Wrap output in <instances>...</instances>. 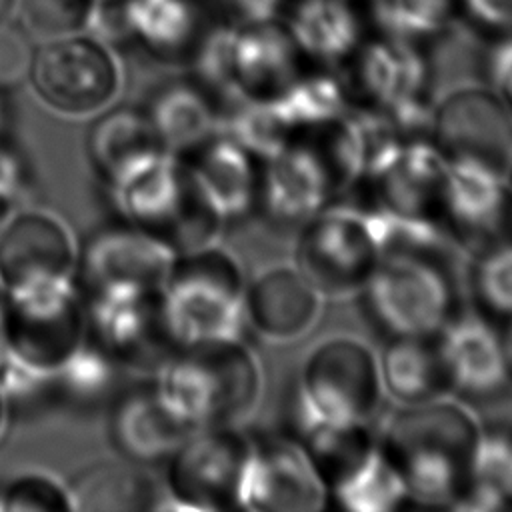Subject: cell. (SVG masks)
I'll use <instances>...</instances> for the list:
<instances>
[{"label": "cell", "mask_w": 512, "mask_h": 512, "mask_svg": "<svg viewBox=\"0 0 512 512\" xmlns=\"http://www.w3.org/2000/svg\"><path fill=\"white\" fill-rule=\"evenodd\" d=\"M382 394L378 354L364 340L334 334L310 348L296 378L294 422L318 466L338 460L342 468L368 446L364 428Z\"/></svg>", "instance_id": "obj_1"}, {"label": "cell", "mask_w": 512, "mask_h": 512, "mask_svg": "<svg viewBox=\"0 0 512 512\" xmlns=\"http://www.w3.org/2000/svg\"><path fill=\"white\" fill-rule=\"evenodd\" d=\"M480 430L474 410L444 394L394 410L378 446L398 468L408 498L454 508L468 486Z\"/></svg>", "instance_id": "obj_2"}, {"label": "cell", "mask_w": 512, "mask_h": 512, "mask_svg": "<svg viewBox=\"0 0 512 512\" xmlns=\"http://www.w3.org/2000/svg\"><path fill=\"white\" fill-rule=\"evenodd\" d=\"M150 378L164 406L192 430L236 426L262 394L260 362L242 340L178 350Z\"/></svg>", "instance_id": "obj_3"}, {"label": "cell", "mask_w": 512, "mask_h": 512, "mask_svg": "<svg viewBox=\"0 0 512 512\" xmlns=\"http://www.w3.org/2000/svg\"><path fill=\"white\" fill-rule=\"evenodd\" d=\"M244 278L236 258L220 244L176 256L160 302L176 350L242 340Z\"/></svg>", "instance_id": "obj_4"}, {"label": "cell", "mask_w": 512, "mask_h": 512, "mask_svg": "<svg viewBox=\"0 0 512 512\" xmlns=\"http://www.w3.org/2000/svg\"><path fill=\"white\" fill-rule=\"evenodd\" d=\"M122 220L176 256L218 244L224 222L208 208L180 156L170 152L112 190Z\"/></svg>", "instance_id": "obj_5"}, {"label": "cell", "mask_w": 512, "mask_h": 512, "mask_svg": "<svg viewBox=\"0 0 512 512\" xmlns=\"http://www.w3.org/2000/svg\"><path fill=\"white\" fill-rule=\"evenodd\" d=\"M86 340V304L72 282L4 290L0 346L28 372L52 380Z\"/></svg>", "instance_id": "obj_6"}, {"label": "cell", "mask_w": 512, "mask_h": 512, "mask_svg": "<svg viewBox=\"0 0 512 512\" xmlns=\"http://www.w3.org/2000/svg\"><path fill=\"white\" fill-rule=\"evenodd\" d=\"M28 84L36 100L62 118H90L110 108L124 88V68L114 46L78 32L40 42Z\"/></svg>", "instance_id": "obj_7"}, {"label": "cell", "mask_w": 512, "mask_h": 512, "mask_svg": "<svg viewBox=\"0 0 512 512\" xmlns=\"http://www.w3.org/2000/svg\"><path fill=\"white\" fill-rule=\"evenodd\" d=\"M442 256L384 254L362 286L366 310L392 338H432L454 316V282Z\"/></svg>", "instance_id": "obj_8"}, {"label": "cell", "mask_w": 512, "mask_h": 512, "mask_svg": "<svg viewBox=\"0 0 512 512\" xmlns=\"http://www.w3.org/2000/svg\"><path fill=\"white\" fill-rule=\"evenodd\" d=\"M176 254L126 220L94 230L78 246L72 284L84 302L158 292Z\"/></svg>", "instance_id": "obj_9"}, {"label": "cell", "mask_w": 512, "mask_h": 512, "mask_svg": "<svg viewBox=\"0 0 512 512\" xmlns=\"http://www.w3.org/2000/svg\"><path fill=\"white\" fill-rule=\"evenodd\" d=\"M380 260L364 208H322L302 224L294 248L296 268L324 298H346L362 290Z\"/></svg>", "instance_id": "obj_10"}, {"label": "cell", "mask_w": 512, "mask_h": 512, "mask_svg": "<svg viewBox=\"0 0 512 512\" xmlns=\"http://www.w3.org/2000/svg\"><path fill=\"white\" fill-rule=\"evenodd\" d=\"M248 444L236 426L194 430L164 462V496L160 508H234L236 482Z\"/></svg>", "instance_id": "obj_11"}, {"label": "cell", "mask_w": 512, "mask_h": 512, "mask_svg": "<svg viewBox=\"0 0 512 512\" xmlns=\"http://www.w3.org/2000/svg\"><path fill=\"white\" fill-rule=\"evenodd\" d=\"M324 474L302 442H250L240 466L234 508L254 512H314L324 508Z\"/></svg>", "instance_id": "obj_12"}, {"label": "cell", "mask_w": 512, "mask_h": 512, "mask_svg": "<svg viewBox=\"0 0 512 512\" xmlns=\"http://www.w3.org/2000/svg\"><path fill=\"white\" fill-rule=\"evenodd\" d=\"M428 132L446 158H476L502 174L512 158V108L474 80L454 82L436 98Z\"/></svg>", "instance_id": "obj_13"}, {"label": "cell", "mask_w": 512, "mask_h": 512, "mask_svg": "<svg viewBox=\"0 0 512 512\" xmlns=\"http://www.w3.org/2000/svg\"><path fill=\"white\" fill-rule=\"evenodd\" d=\"M84 304L88 338L122 372L150 378L178 352L166 328L160 290Z\"/></svg>", "instance_id": "obj_14"}, {"label": "cell", "mask_w": 512, "mask_h": 512, "mask_svg": "<svg viewBox=\"0 0 512 512\" xmlns=\"http://www.w3.org/2000/svg\"><path fill=\"white\" fill-rule=\"evenodd\" d=\"M78 240L46 208H16L0 226V282L4 290L72 282Z\"/></svg>", "instance_id": "obj_15"}, {"label": "cell", "mask_w": 512, "mask_h": 512, "mask_svg": "<svg viewBox=\"0 0 512 512\" xmlns=\"http://www.w3.org/2000/svg\"><path fill=\"white\" fill-rule=\"evenodd\" d=\"M322 292L296 264H270L244 284V320L262 342L294 344L320 320Z\"/></svg>", "instance_id": "obj_16"}, {"label": "cell", "mask_w": 512, "mask_h": 512, "mask_svg": "<svg viewBox=\"0 0 512 512\" xmlns=\"http://www.w3.org/2000/svg\"><path fill=\"white\" fill-rule=\"evenodd\" d=\"M192 432L164 406L152 378L122 390L108 416V438L114 450L140 466L166 462Z\"/></svg>", "instance_id": "obj_17"}, {"label": "cell", "mask_w": 512, "mask_h": 512, "mask_svg": "<svg viewBox=\"0 0 512 512\" xmlns=\"http://www.w3.org/2000/svg\"><path fill=\"white\" fill-rule=\"evenodd\" d=\"M334 186L330 164L310 146L288 144L266 160L260 200L266 214L284 226H302L328 202Z\"/></svg>", "instance_id": "obj_18"}, {"label": "cell", "mask_w": 512, "mask_h": 512, "mask_svg": "<svg viewBox=\"0 0 512 512\" xmlns=\"http://www.w3.org/2000/svg\"><path fill=\"white\" fill-rule=\"evenodd\" d=\"M168 150L160 144L144 108L110 106L96 114L86 154L96 176L116 190Z\"/></svg>", "instance_id": "obj_19"}, {"label": "cell", "mask_w": 512, "mask_h": 512, "mask_svg": "<svg viewBox=\"0 0 512 512\" xmlns=\"http://www.w3.org/2000/svg\"><path fill=\"white\" fill-rule=\"evenodd\" d=\"M448 386L466 396H490L508 380L502 338L476 314L452 316L436 342Z\"/></svg>", "instance_id": "obj_20"}, {"label": "cell", "mask_w": 512, "mask_h": 512, "mask_svg": "<svg viewBox=\"0 0 512 512\" xmlns=\"http://www.w3.org/2000/svg\"><path fill=\"white\" fill-rule=\"evenodd\" d=\"M208 208L226 224L244 216L256 198L254 158L224 134H214L182 158Z\"/></svg>", "instance_id": "obj_21"}, {"label": "cell", "mask_w": 512, "mask_h": 512, "mask_svg": "<svg viewBox=\"0 0 512 512\" xmlns=\"http://www.w3.org/2000/svg\"><path fill=\"white\" fill-rule=\"evenodd\" d=\"M508 194L510 188L500 170L468 156L448 158L440 204L464 234H494L504 220Z\"/></svg>", "instance_id": "obj_22"}, {"label": "cell", "mask_w": 512, "mask_h": 512, "mask_svg": "<svg viewBox=\"0 0 512 512\" xmlns=\"http://www.w3.org/2000/svg\"><path fill=\"white\" fill-rule=\"evenodd\" d=\"M144 112L160 144L180 158L218 134L220 112L198 82L172 78L158 84Z\"/></svg>", "instance_id": "obj_23"}, {"label": "cell", "mask_w": 512, "mask_h": 512, "mask_svg": "<svg viewBox=\"0 0 512 512\" xmlns=\"http://www.w3.org/2000/svg\"><path fill=\"white\" fill-rule=\"evenodd\" d=\"M400 130L384 110L346 112L332 136V174L342 184L374 180L398 154Z\"/></svg>", "instance_id": "obj_24"}, {"label": "cell", "mask_w": 512, "mask_h": 512, "mask_svg": "<svg viewBox=\"0 0 512 512\" xmlns=\"http://www.w3.org/2000/svg\"><path fill=\"white\" fill-rule=\"evenodd\" d=\"M128 40L154 62L174 66L198 40L200 14L192 0H124Z\"/></svg>", "instance_id": "obj_25"}, {"label": "cell", "mask_w": 512, "mask_h": 512, "mask_svg": "<svg viewBox=\"0 0 512 512\" xmlns=\"http://www.w3.org/2000/svg\"><path fill=\"white\" fill-rule=\"evenodd\" d=\"M446 164L448 158L434 142H402L394 160L372 180L380 190L378 204L398 212L426 214L434 202H440Z\"/></svg>", "instance_id": "obj_26"}, {"label": "cell", "mask_w": 512, "mask_h": 512, "mask_svg": "<svg viewBox=\"0 0 512 512\" xmlns=\"http://www.w3.org/2000/svg\"><path fill=\"white\" fill-rule=\"evenodd\" d=\"M364 92L384 112L420 100L428 80L426 60L410 40L388 38L370 44L358 62Z\"/></svg>", "instance_id": "obj_27"}, {"label": "cell", "mask_w": 512, "mask_h": 512, "mask_svg": "<svg viewBox=\"0 0 512 512\" xmlns=\"http://www.w3.org/2000/svg\"><path fill=\"white\" fill-rule=\"evenodd\" d=\"M430 338H392L378 356L382 392L400 406L444 396L450 386Z\"/></svg>", "instance_id": "obj_28"}, {"label": "cell", "mask_w": 512, "mask_h": 512, "mask_svg": "<svg viewBox=\"0 0 512 512\" xmlns=\"http://www.w3.org/2000/svg\"><path fill=\"white\" fill-rule=\"evenodd\" d=\"M296 76V44L290 32L254 24L236 36V80L244 94L272 96Z\"/></svg>", "instance_id": "obj_29"}, {"label": "cell", "mask_w": 512, "mask_h": 512, "mask_svg": "<svg viewBox=\"0 0 512 512\" xmlns=\"http://www.w3.org/2000/svg\"><path fill=\"white\" fill-rule=\"evenodd\" d=\"M74 510H154L162 496L134 462H96L68 482Z\"/></svg>", "instance_id": "obj_30"}, {"label": "cell", "mask_w": 512, "mask_h": 512, "mask_svg": "<svg viewBox=\"0 0 512 512\" xmlns=\"http://www.w3.org/2000/svg\"><path fill=\"white\" fill-rule=\"evenodd\" d=\"M332 494L352 512H392L408 500L398 468L378 444H368L338 470Z\"/></svg>", "instance_id": "obj_31"}, {"label": "cell", "mask_w": 512, "mask_h": 512, "mask_svg": "<svg viewBox=\"0 0 512 512\" xmlns=\"http://www.w3.org/2000/svg\"><path fill=\"white\" fill-rule=\"evenodd\" d=\"M296 48L322 62H338L352 52L360 26L348 0H302L290 16Z\"/></svg>", "instance_id": "obj_32"}, {"label": "cell", "mask_w": 512, "mask_h": 512, "mask_svg": "<svg viewBox=\"0 0 512 512\" xmlns=\"http://www.w3.org/2000/svg\"><path fill=\"white\" fill-rule=\"evenodd\" d=\"M454 508L512 510V428L490 426L480 430L468 486Z\"/></svg>", "instance_id": "obj_33"}, {"label": "cell", "mask_w": 512, "mask_h": 512, "mask_svg": "<svg viewBox=\"0 0 512 512\" xmlns=\"http://www.w3.org/2000/svg\"><path fill=\"white\" fill-rule=\"evenodd\" d=\"M226 104L228 112L220 114L218 134L234 140L254 160L266 162L290 144V136L296 130L272 96L242 94Z\"/></svg>", "instance_id": "obj_34"}, {"label": "cell", "mask_w": 512, "mask_h": 512, "mask_svg": "<svg viewBox=\"0 0 512 512\" xmlns=\"http://www.w3.org/2000/svg\"><path fill=\"white\" fill-rule=\"evenodd\" d=\"M122 370L88 338L50 380V400L70 406H94L106 400Z\"/></svg>", "instance_id": "obj_35"}, {"label": "cell", "mask_w": 512, "mask_h": 512, "mask_svg": "<svg viewBox=\"0 0 512 512\" xmlns=\"http://www.w3.org/2000/svg\"><path fill=\"white\" fill-rule=\"evenodd\" d=\"M272 98L294 130L332 126L348 112L340 82L322 74L294 76Z\"/></svg>", "instance_id": "obj_36"}, {"label": "cell", "mask_w": 512, "mask_h": 512, "mask_svg": "<svg viewBox=\"0 0 512 512\" xmlns=\"http://www.w3.org/2000/svg\"><path fill=\"white\" fill-rule=\"evenodd\" d=\"M236 36L234 26H214L196 40L190 52L196 82L226 102L244 94L236 80Z\"/></svg>", "instance_id": "obj_37"}, {"label": "cell", "mask_w": 512, "mask_h": 512, "mask_svg": "<svg viewBox=\"0 0 512 512\" xmlns=\"http://www.w3.org/2000/svg\"><path fill=\"white\" fill-rule=\"evenodd\" d=\"M428 76L446 78L456 76V82H464L468 74L488 68V52L482 36L470 24L462 20H446L432 34Z\"/></svg>", "instance_id": "obj_38"}, {"label": "cell", "mask_w": 512, "mask_h": 512, "mask_svg": "<svg viewBox=\"0 0 512 512\" xmlns=\"http://www.w3.org/2000/svg\"><path fill=\"white\" fill-rule=\"evenodd\" d=\"M0 512H74L68 482L48 470H20L0 484Z\"/></svg>", "instance_id": "obj_39"}, {"label": "cell", "mask_w": 512, "mask_h": 512, "mask_svg": "<svg viewBox=\"0 0 512 512\" xmlns=\"http://www.w3.org/2000/svg\"><path fill=\"white\" fill-rule=\"evenodd\" d=\"M96 0H18V24L32 40L48 42L88 32Z\"/></svg>", "instance_id": "obj_40"}, {"label": "cell", "mask_w": 512, "mask_h": 512, "mask_svg": "<svg viewBox=\"0 0 512 512\" xmlns=\"http://www.w3.org/2000/svg\"><path fill=\"white\" fill-rule=\"evenodd\" d=\"M452 0H384L374 22L388 38L412 40L438 30L450 14Z\"/></svg>", "instance_id": "obj_41"}, {"label": "cell", "mask_w": 512, "mask_h": 512, "mask_svg": "<svg viewBox=\"0 0 512 512\" xmlns=\"http://www.w3.org/2000/svg\"><path fill=\"white\" fill-rule=\"evenodd\" d=\"M472 282L486 310L512 318V242H500L482 252L474 264Z\"/></svg>", "instance_id": "obj_42"}, {"label": "cell", "mask_w": 512, "mask_h": 512, "mask_svg": "<svg viewBox=\"0 0 512 512\" xmlns=\"http://www.w3.org/2000/svg\"><path fill=\"white\" fill-rule=\"evenodd\" d=\"M34 40L12 20L0 24V92L14 90L28 82L34 60Z\"/></svg>", "instance_id": "obj_43"}, {"label": "cell", "mask_w": 512, "mask_h": 512, "mask_svg": "<svg viewBox=\"0 0 512 512\" xmlns=\"http://www.w3.org/2000/svg\"><path fill=\"white\" fill-rule=\"evenodd\" d=\"M28 190V170L14 142L0 130V194L22 202Z\"/></svg>", "instance_id": "obj_44"}, {"label": "cell", "mask_w": 512, "mask_h": 512, "mask_svg": "<svg viewBox=\"0 0 512 512\" xmlns=\"http://www.w3.org/2000/svg\"><path fill=\"white\" fill-rule=\"evenodd\" d=\"M486 70L492 78V88L512 108V36L490 48Z\"/></svg>", "instance_id": "obj_45"}, {"label": "cell", "mask_w": 512, "mask_h": 512, "mask_svg": "<svg viewBox=\"0 0 512 512\" xmlns=\"http://www.w3.org/2000/svg\"><path fill=\"white\" fill-rule=\"evenodd\" d=\"M220 2L224 10L230 14V18L244 26L270 22L280 6V0H220Z\"/></svg>", "instance_id": "obj_46"}, {"label": "cell", "mask_w": 512, "mask_h": 512, "mask_svg": "<svg viewBox=\"0 0 512 512\" xmlns=\"http://www.w3.org/2000/svg\"><path fill=\"white\" fill-rule=\"evenodd\" d=\"M470 14L492 28H512V0H464Z\"/></svg>", "instance_id": "obj_47"}, {"label": "cell", "mask_w": 512, "mask_h": 512, "mask_svg": "<svg viewBox=\"0 0 512 512\" xmlns=\"http://www.w3.org/2000/svg\"><path fill=\"white\" fill-rule=\"evenodd\" d=\"M502 338V350H504V358H506V366H508V374L512 376V320L506 328V332L500 336Z\"/></svg>", "instance_id": "obj_48"}, {"label": "cell", "mask_w": 512, "mask_h": 512, "mask_svg": "<svg viewBox=\"0 0 512 512\" xmlns=\"http://www.w3.org/2000/svg\"><path fill=\"white\" fill-rule=\"evenodd\" d=\"M20 206L18 200H14L12 196L0 194V226L6 222V218Z\"/></svg>", "instance_id": "obj_49"}, {"label": "cell", "mask_w": 512, "mask_h": 512, "mask_svg": "<svg viewBox=\"0 0 512 512\" xmlns=\"http://www.w3.org/2000/svg\"><path fill=\"white\" fill-rule=\"evenodd\" d=\"M16 6H18V0H0V24L16 16Z\"/></svg>", "instance_id": "obj_50"}, {"label": "cell", "mask_w": 512, "mask_h": 512, "mask_svg": "<svg viewBox=\"0 0 512 512\" xmlns=\"http://www.w3.org/2000/svg\"><path fill=\"white\" fill-rule=\"evenodd\" d=\"M8 418H10V408H8V402L4 400L2 392H0V438L6 430V424H8Z\"/></svg>", "instance_id": "obj_51"}, {"label": "cell", "mask_w": 512, "mask_h": 512, "mask_svg": "<svg viewBox=\"0 0 512 512\" xmlns=\"http://www.w3.org/2000/svg\"><path fill=\"white\" fill-rule=\"evenodd\" d=\"M4 124H6V104H4V98L0 92V130H4Z\"/></svg>", "instance_id": "obj_52"}, {"label": "cell", "mask_w": 512, "mask_h": 512, "mask_svg": "<svg viewBox=\"0 0 512 512\" xmlns=\"http://www.w3.org/2000/svg\"><path fill=\"white\" fill-rule=\"evenodd\" d=\"M2 300H4V286L0 282V308H2Z\"/></svg>", "instance_id": "obj_53"}]
</instances>
